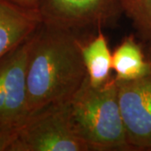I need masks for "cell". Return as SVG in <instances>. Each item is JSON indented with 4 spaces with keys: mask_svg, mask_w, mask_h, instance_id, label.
<instances>
[{
    "mask_svg": "<svg viewBox=\"0 0 151 151\" xmlns=\"http://www.w3.org/2000/svg\"><path fill=\"white\" fill-rule=\"evenodd\" d=\"M80 34L42 24L33 35L27 64L29 114L68 102L87 77Z\"/></svg>",
    "mask_w": 151,
    "mask_h": 151,
    "instance_id": "cell-1",
    "label": "cell"
},
{
    "mask_svg": "<svg viewBox=\"0 0 151 151\" xmlns=\"http://www.w3.org/2000/svg\"><path fill=\"white\" fill-rule=\"evenodd\" d=\"M71 122L92 151L132 150L119 102L118 85L113 76L103 86L87 80L68 101Z\"/></svg>",
    "mask_w": 151,
    "mask_h": 151,
    "instance_id": "cell-2",
    "label": "cell"
},
{
    "mask_svg": "<svg viewBox=\"0 0 151 151\" xmlns=\"http://www.w3.org/2000/svg\"><path fill=\"white\" fill-rule=\"evenodd\" d=\"M9 151H92L71 122L68 102L29 115Z\"/></svg>",
    "mask_w": 151,
    "mask_h": 151,
    "instance_id": "cell-3",
    "label": "cell"
},
{
    "mask_svg": "<svg viewBox=\"0 0 151 151\" xmlns=\"http://www.w3.org/2000/svg\"><path fill=\"white\" fill-rule=\"evenodd\" d=\"M42 24L81 34L113 24L122 14L119 0H40Z\"/></svg>",
    "mask_w": 151,
    "mask_h": 151,
    "instance_id": "cell-4",
    "label": "cell"
},
{
    "mask_svg": "<svg viewBox=\"0 0 151 151\" xmlns=\"http://www.w3.org/2000/svg\"><path fill=\"white\" fill-rule=\"evenodd\" d=\"M34 34L0 59V124H24L30 115L26 74Z\"/></svg>",
    "mask_w": 151,
    "mask_h": 151,
    "instance_id": "cell-5",
    "label": "cell"
},
{
    "mask_svg": "<svg viewBox=\"0 0 151 151\" xmlns=\"http://www.w3.org/2000/svg\"><path fill=\"white\" fill-rule=\"evenodd\" d=\"M119 102L132 150H151V73L117 81Z\"/></svg>",
    "mask_w": 151,
    "mask_h": 151,
    "instance_id": "cell-6",
    "label": "cell"
},
{
    "mask_svg": "<svg viewBox=\"0 0 151 151\" xmlns=\"http://www.w3.org/2000/svg\"><path fill=\"white\" fill-rule=\"evenodd\" d=\"M42 24L39 10L0 0V59L24 42Z\"/></svg>",
    "mask_w": 151,
    "mask_h": 151,
    "instance_id": "cell-7",
    "label": "cell"
},
{
    "mask_svg": "<svg viewBox=\"0 0 151 151\" xmlns=\"http://www.w3.org/2000/svg\"><path fill=\"white\" fill-rule=\"evenodd\" d=\"M112 67L117 81L136 80L151 73V60L134 35L123 39L112 54Z\"/></svg>",
    "mask_w": 151,
    "mask_h": 151,
    "instance_id": "cell-8",
    "label": "cell"
},
{
    "mask_svg": "<svg viewBox=\"0 0 151 151\" xmlns=\"http://www.w3.org/2000/svg\"><path fill=\"white\" fill-rule=\"evenodd\" d=\"M112 52L102 29L88 41L81 45V55L87 73L88 82L94 87L106 84L113 76L111 75Z\"/></svg>",
    "mask_w": 151,
    "mask_h": 151,
    "instance_id": "cell-9",
    "label": "cell"
},
{
    "mask_svg": "<svg viewBox=\"0 0 151 151\" xmlns=\"http://www.w3.org/2000/svg\"><path fill=\"white\" fill-rule=\"evenodd\" d=\"M119 4L139 36L151 47V0H119Z\"/></svg>",
    "mask_w": 151,
    "mask_h": 151,
    "instance_id": "cell-10",
    "label": "cell"
},
{
    "mask_svg": "<svg viewBox=\"0 0 151 151\" xmlns=\"http://www.w3.org/2000/svg\"><path fill=\"white\" fill-rule=\"evenodd\" d=\"M24 124H0V151H9Z\"/></svg>",
    "mask_w": 151,
    "mask_h": 151,
    "instance_id": "cell-11",
    "label": "cell"
},
{
    "mask_svg": "<svg viewBox=\"0 0 151 151\" xmlns=\"http://www.w3.org/2000/svg\"><path fill=\"white\" fill-rule=\"evenodd\" d=\"M17 4L33 10H39L40 0H12Z\"/></svg>",
    "mask_w": 151,
    "mask_h": 151,
    "instance_id": "cell-12",
    "label": "cell"
}]
</instances>
